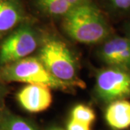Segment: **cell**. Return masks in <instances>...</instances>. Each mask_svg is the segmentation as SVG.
Wrapping results in <instances>:
<instances>
[{"instance_id":"6da1fadb","label":"cell","mask_w":130,"mask_h":130,"mask_svg":"<svg viewBox=\"0 0 130 130\" xmlns=\"http://www.w3.org/2000/svg\"><path fill=\"white\" fill-rule=\"evenodd\" d=\"M62 28L71 38L82 43H97L108 37L111 28L97 6L87 2L62 18Z\"/></svg>"},{"instance_id":"7a4b0ae2","label":"cell","mask_w":130,"mask_h":130,"mask_svg":"<svg viewBox=\"0 0 130 130\" xmlns=\"http://www.w3.org/2000/svg\"><path fill=\"white\" fill-rule=\"evenodd\" d=\"M0 74L5 80L9 82L42 85L61 90L76 86L56 79L48 71L39 59L34 57H26L4 65Z\"/></svg>"},{"instance_id":"3957f363","label":"cell","mask_w":130,"mask_h":130,"mask_svg":"<svg viewBox=\"0 0 130 130\" xmlns=\"http://www.w3.org/2000/svg\"><path fill=\"white\" fill-rule=\"evenodd\" d=\"M48 71L62 82L83 86L76 79V64L70 50L64 42L52 39L41 47L38 58Z\"/></svg>"},{"instance_id":"277c9868","label":"cell","mask_w":130,"mask_h":130,"mask_svg":"<svg viewBox=\"0 0 130 130\" xmlns=\"http://www.w3.org/2000/svg\"><path fill=\"white\" fill-rule=\"evenodd\" d=\"M38 40L31 25L24 22L2 42L0 46V64L3 66L23 59L38 47Z\"/></svg>"},{"instance_id":"5b68a950","label":"cell","mask_w":130,"mask_h":130,"mask_svg":"<svg viewBox=\"0 0 130 130\" xmlns=\"http://www.w3.org/2000/svg\"><path fill=\"white\" fill-rule=\"evenodd\" d=\"M95 90L102 101L111 103L130 96V70L110 67L98 74Z\"/></svg>"},{"instance_id":"8992f818","label":"cell","mask_w":130,"mask_h":130,"mask_svg":"<svg viewBox=\"0 0 130 130\" xmlns=\"http://www.w3.org/2000/svg\"><path fill=\"white\" fill-rule=\"evenodd\" d=\"M101 60L109 67L130 70V41L115 36L104 42L100 49Z\"/></svg>"},{"instance_id":"52a82bcc","label":"cell","mask_w":130,"mask_h":130,"mask_svg":"<svg viewBox=\"0 0 130 130\" xmlns=\"http://www.w3.org/2000/svg\"><path fill=\"white\" fill-rule=\"evenodd\" d=\"M18 100L21 106L30 113L46 111L52 103L51 88L42 85L28 84L19 91Z\"/></svg>"},{"instance_id":"ba28073f","label":"cell","mask_w":130,"mask_h":130,"mask_svg":"<svg viewBox=\"0 0 130 130\" xmlns=\"http://www.w3.org/2000/svg\"><path fill=\"white\" fill-rule=\"evenodd\" d=\"M22 0H0V36L25 22Z\"/></svg>"},{"instance_id":"9c48e42d","label":"cell","mask_w":130,"mask_h":130,"mask_svg":"<svg viewBox=\"0 0 130 130\" xmlns=\"http://www.w3.org/2000/svg\"><path fill=\"white\" fill-rule=\"evenodd\" d=\"M106 121L113 130H124L130 126V101L125 99L110 103L105 113Z\"/></svg>"},{"instance_id":"30bf717a","label":"cell","mask_w":130,"mask_h":130,"mask_svg":"<svg viewBox=\"0 0 130 130\" xmlns=\"http://www.w3.org/2000/svg\"><path fill=\"white\" fill-rule=\"evenodd\" d=\"M90 0H34L37 9L48 17L63 18L76 7Z\"/></svg>"},{"instance_id":"8fae6325","label":"cell","mask_w":130,"mask_h":130,"mask_svg":"<svg viewBox=\"0 0 130 130\" xmlns=\"http://www.w3.org/2000/svg\"><path fill=\"white\" fill-rule=\"evenodd\" d=\"M0 126L2 130H36L28 121L8 113L0 116Z\"/></svg>"},{"instance_id":"7c38bea8","label":"cell","mask_w":130,"mask_h":130,"mask_svg":"<svg viewBox=\"0 0 130 130\" xmlns=\"http://www.w3.org/2000/svg\"><path fill=\"white\" fill-rule=\"evenodd\" d=\"M72 119L91 125L95 119V113L91 108L79 104L72 109Z\"/></svg>"},{"instance_id":"4fadbf2b","label":"cell","mask_w":130,"mask_h":130,"mask_svg":"<svg viewBox=\"0 0 130 130\" xmlns=\"http://www.w3.org/2000/svg\"><path fill=\"white\" fill-rule=\"evenodd\" d=\"M108 6L117 12L130 11V0H104Z\"/></svg>"},{"instance_id":"5bb4252c","label":"cell","mask_w":130,"mask_h":130,"mask_svg":"<svg viewBox=\"0 0 130 130\" xmlns=\"http://www.w3.org/2000/svg\"><path fill=\"white\" fill-rule=\"evenodd\" d=\"M67 130H91V129L90 125L71 119V120L67 124Z\"/></svg>"},{"instance_id":"9a60e30c","label":"cell","mask_w":130,"mask_h":130,"mask_svg":"<svg viewBox=\"0 0 130 130\" xmlns=\"http://www.w3.org/2000/svg\"><path fill=\"white\" fill-rule=\"evenodd\" d=\"M126 34H127V38L130 41V25H128L127 29H126Z\"/></svg>"},{"instance_id":"2e32d148","label":"cell","mask_w":130,"mask_h":130,"mask_svg":"<svg viewBox=\"0 0 130 130\" xmlns=\"http://www.w3.org/2000/svg\"><path fill=\"white\" fill-rule=\"evenodd\" d=\"M54 130H63V129H54Z\"/></svg>"}]
</instances>
